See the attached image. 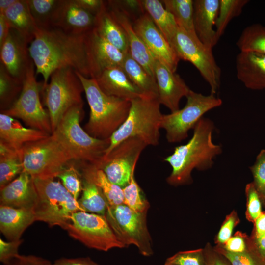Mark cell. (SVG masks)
I'll return each instance as SVG.
<instances>
[{"instance_id":"5","label":"cell","mask_w":265,"mask_h":265,"mask_svg":"<svg viewBox=\"0 0 265 265\" xmlns=\"http://www.w3.org/2000/svg\"><path fill=\"white\" fill-rule=\"evenodd\" d=\"M130 102L128 117L109 138L110 144L105 155L121 142L131 137L139 138L147 146H157L159 143L163 114L158 98L143 96Z\"/></svg>"},{"instance_id":"58","label":"cell","mask_w":265,"mask_h":265,"mask_svg":"<svg viewBox=\"0 0 265 265\" xmlns=\"http://www.w3.org/2000/svg\"><path fill=\"white\" fill-rule=\"evenodd\" d=\"M164 265H173L170 264H168V263H165Z\"/></svg>"},{"instance_id":"37","label":"cell","mask_w":265,"mask_h":265,"mask_svg":"<svg viewBox=\"0 0 265 265\" xmlns=\"http://www.w3.org/2000/svg\"><path fill=\"white\" fill-rule=\"evenodd\" d=\"M23 83L14 78L0 64V104L1 111L11 106L19 97Z\"/></svg>"},{"instance_id":"23","label":"cell","mask_w":265,"mask_h":265,"mask_svg":"<svg viewBox=\"0 0 265 265\" xmlns=\"http://www.w3.org/2000/svg\"><path fill=\"white\" fill-rule=\"evenodd\" d=\"M236 68L238 79L246 88L265 89V54L240 52L236 56Z\"/></svg>"},{"instance_id":"32","label":"cell","mask_w":265,"mask_h":265,"mask_svg":"<svg viewBox=\"0 0 265 265\" xmlns=\"http://www.w3.org/2000/svg\"><path fill=\"white\" fill-rule=\"evenodd\" d=\"M121 67L144 96L158 97L156 80L131 56L129 52L126 54Z\"/></svg>"},{"instance_id":"36","label":"cell","mask_w":265,"mask_h":265,"mask_svg":"<svg viewBox=\"0 0 265 265\" xmlns=\"http://www.w3.org/2000/svg\"><path fill=\"white\" fill-rule=\"evenodd\" d=\"M236 45L240 52H252L265 54V27L255 24L246 27Z\"/></svg>"},{"instance_id":"54","label":"cell","mask_w":265,"mask_h":265,"mask_svg":"<svg viewBox=\"0 0 265 265\" xmlns=\"http://www.w3.org/2000/svg\"><path fill=\"white\" fill-rule=\"evenodd\" d=\"M251 238L259 253L265 259V234L257 238Z\"/></svg>"},{"instance_id":"42","label":"cell","mask_w":265,"mask_h":265,"mask_svg":"<svg viewBox=\"0 0 265 265\" xmlns=\"http://www.w3.org/2000/svg\"><path fill=\"white\" fill-rule=\"evenodd\" d=\"M253 177V183L265 207V150H262L257 155L254 164L250 167Z\"/></svg>"},{"instance_id":"24","label":"cell","mask_w":265,"mask_h":265,"mask_svg":"<svg viewBox=\"0 0 265 265\" xmlns=\"http://www.w3.org/2000/svg\"><path fill=\"white\" fill-rule=\"evenodd\" d=\"M50 135L36 129L27 128L14 117L0 114V142L16 150L26 143L38 141Z\"/></svg>"},{"instance_id":"17","label":"cell","mask_w":265,"mask_h":265,"mask_svg":"<svg viewBox=\"0 0 265 265\" xmlns=\"http://www.w3.org/2000/svg\"><path fill=\"white\" fill-rule=\"evenodd\" d=\"M90 78L95 79L104 70L121 66L126 54L102 38L94 29L84 35Z\"/></svg>"},{"instance_id":"47","label":"cell","mask_w":265,"mask_h":265,"mask_svg":"<svg viewBox=\"0 0 265 265\" xmlns=\"http://www.w3.org/2000/svg\"><path fill=\"white\" fill-rule=\"evenodd\" d=\"M22 242V239L18 241L6 242L0 238V261L3 264L9 262L19 255L18 249Z\"/></svg>"},{"instance_id":"29","label":"cell","mask_w":265,"mask_h":265,"mask_svg":"<svg viewBox=\"0 0 265 265\" xmlns=\"http://www.w3.org/2000/svg\"><path fill=\"white\" fill-rule=\"evenodd\" d=\"M39 28L56 27L65 0H26Z\"/></svg>"},{"instance_id":"11","label":"cell","mask_w":265,"mask_h":265,"mask_svg":"<svg viewBox=\"0 0 265 265\" xmlns=\"http://www.w3.org/2000/svg\"><path fill=\"white\" fill-rule=\"evenodd\" d=\"M170 44L180 59L188 61L196 68L210 85L211 94L215 95L220 87L221 73L212 49L205 46L197 35L179 26Z\"/></svg>"},{"instance_id":"51","label":"cell","mask_w":265,"mask_h":265,"mask_svg":"<svg viewBox=\"0 0 265 265\" xmlns=\"http://www.w3.org/2000/svg\"><path fill=\"white\" fill-rule=\"evenodd\" d=\"M253 223L254 228L250 236L252 238H257L265 234V211H262Z\"/></svg>"},{"instance_id":"48","label":"cell","mask_w":265,"mask_h":265,"mask_svg":"<svg viewBox=\"0 0 265 265\" xmlns=\"http://www.w3.org/2000/svg\"><path fill=\"white\" fill-rule=\"evenodd\" d=\"M205 265H231L230 262L214 248L207 246L204 249Z\"/></svg>"},{"instance_id":"2","label":"cell","mask_w":265,"mask_h":265,"mask_svg":"<svg viewBox=\"0 0 265 265\" xmlns=\"http://www.w3.org/2000/svg\"><path fill=\"white\" fill-rule=\"evenodd\" d=\"M213 122L202 118L193 129L190 139L185 144L177 146L172 154L164 160L172 167L167 182L174 186L187 183L191 180L194 169L205 170L213 164V159L222 152L220 145L213 142Z\"/></svg>"},{"instance_id":"20","label":"cell","mask_w":265,"mask_h":265,"mask_svg":"<svg viewBox=\"0 0 265 265\" xmlns=\"http://www.w3.org/2000/svg\"><path fill=\"white\" fill-rule=\"evenodd\" d=\"M94 79L101 90L108 95L129 101L145 96L131 80L121 66L108 68Z\"/></svg>"},{"instance_id":"39","label":"cell","mask_w":265,"mask_h":265,"mask_svg":"<svg viewBox=\"0 0 265 265\" xmlns=\"http://www.w3.org/2000/svg\"><path fill=\"white\" fill-rule=\"evenodd\" d=\"M214 249L224 256L231 265H265V259L258 251L251 237L248 247L243 252H229L218 245Z\"/></svg>"},{"instance_id":"7","label":"cell","mask_w":265,"mask_h":265,"mask_svg":"<svg viewBox=\"0 0 265 265\" xmlns=\"http://www.w3.org/2000/svg\"><path fill=\"white\" fill-rule=\"evenodd\" d=\"M42 90L52 132L70 108L83 104L82 93L84 88L76 71L72 68L55 70L51 75L49 83Z\"/></svg>"},{"instance_id":"43","label":"cell","mask_w":265,"mask_h":265,"mask_svg":"<svg viewBox=\"0 0 265 265\" xmlns=\"http://www.w3.org/2000/svg\"><path fill=\"white\" fill-rule=\"evenodd\" d=\"M245 194L246 197V218L249 221L254 223L262 212V202L252 182L246 185Z\"/></svg>"},{"instance_id":"3","label":"cell","mask_w":265,"mask_h":265,"mask_svg":"<svg viewBox=\"0 0 265 265\" xmlns=\"http://www.w3.org/2000/svg\"><path fill=\"white\" fill-rule=\"evenodd\" d=\"M76 73L83 85L90 110L84 130L95 138H110L128 117L131 102L105 94L94 79Z\"/></svg>"},{"instance_id":"38","label":"cell","mask_w":265,"mask_h":265,"mask_svg":"<svg viewBox=\"0 0 265 265\" xmlns=\"http://www.w3.org/2000/svg\"><path fill=\"white\" fill-rule=\"evenodd\" d=\"M248 2V0H219L218 13L215 24L218 40L230 21L241 14L243 7Z\"/></svg>"},{"instance_id":"52","label":"cell","mask_w":265,"mask_h":265,"mask_svg":"<svg viewBox=\"0 0 265 265\" xmlns=\"http://www.w3.org/2000/svg\"><path fill=\"white\" fill-rule=\"evenodd\" d=\"M11 27L3 14H0V47L7 38Z\"/></svg>"},{"instance_id":"19","label":"cell","mask_w":265,"mask_h":265,"mask_svg":"<svg viewBox=\"0 0 265 265\" xmlns=\"http://www.w3.org/2000/svg\"><path fill=\"white\" fill-rule=\"evenodd\" d=\"M106 3L107 5L110 7V9L107 7V9L122 26L126 33L129 53L131 56L141 65L149 75L156 79L155 57L135 31L126 13L120 10L111 2Z\"/></svg>"},{"instance_id":"27","label":"cell","mask_w":265,"mask_h":265,"mask_svg":"<svg viewBox=\"0 0 265 265\" xmlns=\"http://www.w3.org/2000/svg\"><path fill=\"white\" fill-rule=\"evenodd\" d=\"M95 31L125 54L129 52L126 33L106 7L95 16Z\"/></svg>"},{"instance_id":"44","label":"cell","mask_w":265,"mask_h":265,"mask_svg":"<svg viewBox=\"0 0 265 265\" xmlns=\"http://www.w3.org/2000/svg\"><path fill=\"white\" fill-rule=\"evenodd\" d=\"M165 263L173 265H205L204 249L179 252L168 258Z\"/></svg>"},{"instance_id":"10","label":"cell","mask_w":265,"mask_h":265,"mask_svg":"<svg viewBox=\"0 0 265 265\" xmlns=\"http://www.w3.org/2000/svg\"><path fill=\"white\" fill-rule=\"evenodd\" d=\"M63 229L72 238L90 248L107 251L126 247L116 237L105 215L77 212Z\"/></svg>"},{"instance_id":"46","label":"cell","mask_w":265,"mask_h":265,"mask_svg":"<svg viewBox=\"0 0 265 265\" xmlns=\"http://www.w3.org/2000/svg\"><path fill=\"white\" fill-rule=\"evenodd\" d=\"M240 220L237 212L233 211L227 215L215 239L217 245L224 243L232 237L234 228L239 223Z\"/></svg>"},{"instance_id":"26","label":"cell","mask_w":265,"mask_h":265,"mask_svg":"<svg viewBox=\"0 0 265 265\" xmlns=\"http://www.w3.org/2000/svg\"><path fill=\"white\" fill-rule=\"evenodd\" d=\"M95 16L79 6L75 0H65L56 27L69 34L84 35L94 27Z\"/></svg>"},{"instance_id":"41","label":"cell","mask_w":265,"mask_h":265,"mask_svg":"<svg viewBox=\"0 0 265 265\" xmlns=\"http://www.w3.org/2000/svg\"><path fill=\"white\" fill-rule=\"evenodd\" d=\"M69 192L78 200L83 188L81 173L73 164L67 166L57 177Z\"/></svg>"},{"instance_id":"13","label":"cell","mask_w":265,"mask_h":265,"mask_svg":"<svg viewBox=\"0 0 265 265\" xmlns=\"http://www.w3.org/2000/svg\"><path fill=\"white\" fill-rule=\"evenodd\" d=\"M34 64L29 67L23 82L22 91L16 101L8 109L1 112L21 119L31 128L52 133L50 117L41 104L40 92L43 83L36 80Z\"/></svg>"},{"instance_id":"53","label":"cell","mask_w":265,"mask_h":265,"mask_svg":"<svg viewBox=\"0 0 265 265\" xmlns=\"http://www.w3.org/2000/svg\"><path fill=\"white\" fill-rule=\"evenodd\" d=\"M25 265H44L47 260L34 255H22Z\"/></svg>"},{"instance_id":"21","label":"cell","mask_w":265,"mask_h":265,"mask_svg":"<svg viewBox=\"0 0 265 265\" xmlns=\"http://www.w3.org/2000/svg\"><path fill=\"white\" fill-rule=\"evenodd\" d=\"M37 195L32 178L22 172L12 182L0 189V205L34 210Z\"/></svg>"},{"instance_id":"6","label":"cell","mask_w":265,"mask_h":265,"mask_svg":"<svg viewBox=\"0 0 265 265\" xmlns=\"http://www.w3.org/2000/svg\"><path fill=\"white\" fill-rule=\"evenodd\" d=\"M32 179L37 195L34 209L36 221L45 222L50 227L59 226L63 228L73 213L85 212L78 200L59 181L53 179Z\"/></svg>"},{"instance_id":"25","label":"cell","mask_w":265,"mask_h":265,"mask_svg":"<svg viewBox=\"0 0 265 265\" xmlns=\"http://www.w3.org/2000/svg\"><path fill=\"white\" fill-rule=\"evenodd\" d=\"M33 209L0 206V230L9 241H18L24 231L34 222Z\"/></svg>"},{"instance_id":"1","label":"cell","mask_w":265,"mask_h":265,"mask_svg":"<svg viewBox=\"0 0 265 265\" xmlns=\"http://www.w3.org/2000/svg\"><path fill=\"white\" fill-rule=\"evenodd\" d=\"M84 35L69 34L57 27L38 28L28 49L36 74L43 77L42 88L51 75L61 68H72L90 78Z\"/></svg>"},{"instance_id":"8","label":"cell","mask_w":265,"mask_h":265,"mask_svg":"<svg viewBox=\"0 0 265 265\" xmlns=\"http://www.w3.org/2000/svg\"><path fill=\"white\" fill-rule=\"evenodd\" d=\"M20 154L23 172L32 178L54 179L72 160L52 135L26 143L20 150Z\"/></svg>"},{"instance_id":"50","label":"cell","mask_w":265,"mask_h":265,"mask_svg":"<svg viewBox=\"0 0 265 265\" xmlns=\"http://www.w3.org/2000/svg\"><path fill=\"white\" fill-rule=\"evenodd\" d=\"M57 265H100L89 257L61 258L55 261Z\"/></svg>"},{"instance_id":"49","label":"cell","mask_w":265,"mask_h":265,"mask_svg":"<svg viewBox=\"0 0 265 265\" xmlns=\"http://www.w3.org/2000/svg\"><path fill=\"white\" fill-rule=\"evenodd\" d=\"M82 8L95 16L106 7V2L101 0H75Z\"/></svg>"},{"instance_id":"28","label":"cell","mask_w":265,"mask_h":265,"mask_svg":"<svg viewBox=\"0 0 265 265\" xmlns=\"http://www.w3.org/2000/svg\"><path fill=\"white\" fill-rule=\"evenodd\" d=\"M3 14L10 27L30 43L38 27L32 16L27 0H17Z\"/></svg>"},{"instance_id":"57","label":"cell","mask_w":265,"mask_h":265,"mask_svg":"<svg viewBox=\"0 0 265 265\" xmlns=\"http://www.w3.org/2000/svg\"><path fill=\"white\" fill-rule=\"evenodd\" d=\"M44 265H56L54 263L53 264L51 263L50 262H49V261L47 260Z\"/></svg>"},{"instance_id":"15","label":"cell","mask_w":265,"mask_h":265,"mask_svg":"<svg viewBox=\"0 0 265 265\" xmlns=\"http://www.w3.org/2000/svg\"><path fill=\"white\" fill-rule=\"evenodd\" d=\"M133 27L155 58L176 72L180 59L150 16L146 13L140 16Z\"/></svg>"},{"instance_id":"22","label":"cell","mask_w":265,"mask_h":265,"mask_svg":"<svg viewBox=\"0 0 265 265\" xmlns=\"http://www.w3.org/2000/svg\"><path fill=\"white\" fill-rule=\"evenodd\" d=\"M193 6V22L197 36L205 46L212 49L219 40L214 26L219 0H195Z\"/></svg>"},{"instance_id":"56","label":"cell","mask_w":265,"mask_h":265,"mask_svg":"<svg viewBox=\"0 0 265 265\" xmlns=\"http://www.w3.org/2000/svg\"><path fill=\"white\" fill-rule=\"evenodd\" d=\"M4 265H25L23 260L22 255H19L16 257L10 260Z\"/></svg>"},{"instance_id":"40","label":"cell","mask_w":265,"mask_h":265,"mask_svg":"<svg viewBox=\"0 0 265 265\" xmlns=\"http://www.w3.org/2000/svg\"><path fill=\"white\" fill-rule=\"evenodd\" d=\"M134 172L129 184L123 188V204L134 212H147L149 204L142 195L141 189L134 179Z\"/></svg>"},{"instance_id":"30","label":"cell","mask_w":265,"mask_h":265,"mask_svg":"<svg viewBox=\"0 0 265 265\" xmlns=\"http://www.w3.org/2000/svg\"><path fill=\"white\" fill-rule=\"evenodd\" d=\"M80 166L82 178L92 182L100 188L108 206H115L123 204V188L110 181L103 170L91 165Z\"/></svg>"},{"instance_id":"45","label":"cell","mask_w":265,"mask_h":265,"mask_svg":"<svg viewBox=\"0 0 265 265\" xmlns=\"http://www.w3.org/2000/svg\"><path fill=\"white\" fill-rule=\"evenodd\" d=\"M250 239V236L238 231L224 243L217 245L229 252L242 253L247 249Z\"/></svg>"},{"instance_id":"16","label":"cell","mask_w":265,"mask_h":265,"mask_svg":"<svg viewBox=\"0 0 265 265\" xmlns=\"http://www.w3.org/2000/svg\"><path fill=\"white\" fill-rule=\"evenodd\" d=\"M28 44L19 33L11 28L7 38L0 47V64L11 76L23 83L33 62Z\"/></svg>"},{"instance_id":"9","label":"cell","mask_w":265,"mask_h":265,"mask_svg":"<svg viewBox=\"0 0 265 265\" xmlns=\"http://www.w3.org/2000/svg\"><path fill=\"white\" fill-rule=\"evenodd\" d=\"M185 106L168 114L162 115L160 128L166 132L170 143L180 142L186 139L203 116L209 110L220 106L221 99L210 94L204 95L190 90L186 97Z\"/></svg>"},{"instance_id":"4","label":"cell","mask_w":265,"mask_h":265,"mask_svg":"<svg viewBox=\"0 0 265 265\" xmlns=\"http://www.w3.org/2000/svg\"><path fill=\"white\" fill-rule=\"evenodd\" d=\"M83 104L70 108L63 116L52 135L72 160L81 165L96 166L110 144V139H100L90 136L80 125L84 111Z\"/></svg>"},{"instance_id":"34","label":"cell","mask_w":265,"mask_h":265,"mask_svg":"<svg viewBox=\"0 0 265 265\" xmlns=\"http://www.w3.org/2000/svg\"><path fill=\"white\" fill-rule=\"evenodd\" d=\"M161 1L166 9L173 15L179 27L197 35L193 22V0H163Z\"/></svg>"},{"instance_id":"12","label":"cell","mask_w":265,"mask_h":265,"mask_svg":"<svg viewBox=\"0 0 265 265\" xmlns=\"http://www.w3.org/2000/svg\"><path fill=\"white\" fill-rule=\"evenodd\" d=\"M146 213L134 212L122 204L108 205L105 216L116 237L126 247L133 245L142 255L149 256L153 254V249Z\"/></svg>"},{"instance_id":"55","label":"cell","mask_w":265,"mask_h":265,"mask_svg":"<svg viewBox=\"0 0 265 265\" xmlns=\"http://www.w3.org/2000/svg\"><path fill=\"white\" fill-rule=\"evenodd\" d=\"M17 0H0V14H4Z\"/></svg>"},{"instance_id":"35","label":"cell","mask_w":265,"mask_h":265,"mask_svg":"<svg viewBox=\"0 0 265 265\" xmlns=\"http://www.w3.org/2000/svg\"><path fill=\"white\" fill-rule=\"evenodd\" d=\"M82 184L80 206L86 212L105 215L108 204L102 192L90 181L82 178Z\"/></svg>"},{"instance_id":"31","label":"cell","mask_w":265,"mask_h":265,"mask_svg":"<svg viewBox=\"0 0 265 265\" xmlns=\"http://www.w3.org/2000/svg\"><path fill=\"white\" fill-rule=\"evenodd\" d=\"M138 1L140 6L150 16L156 26L170 44L178 28L173 15L166 9L161 1Z\"/></svg>"},{"instance_id":"33","label":"cell","mask_w":265,"mask_h":265,"mask_svg":"<svg viewBox=\"0 0 265 265\" xmlns=\"http://www.w3.org/2000/svg\"><path fill=\"white\" fill-rule=\"evenodd\" d=\"M20 150H14L0 142V189L12 182L23 171Z\"/></svg>"},{"instance_id":"14","label":"cell","mask_w":265,"mask_h":265,"mask_svg":"<svg viewBox=\"0 0 265 265\" xmlns=\"http://www.w3.org/2000/svg\"><path fill=\"white\" fill-rule=\"evenodd\" d=\"M146 146L139 138L126 139L104 155L95 167L103 170L110 181L123 188L130 182L140 155Z\"/></svg>"},{"instance_id":"18","label":"cell","mask_w":265,"mask_h":265,"mask_svg":"<svg viewBox=\"0 0 265 265\" xmlns=\"http://www.w3.org/2000/svg\"><path fill=\"white\" fill-rule=\"evenodd\" d=\"M155 76L156 80L158 100L160 105L167 107L171 112L179 108L183 97H186L191 89L181 77L156 59Z\"/></svg>"}]
</instances>
